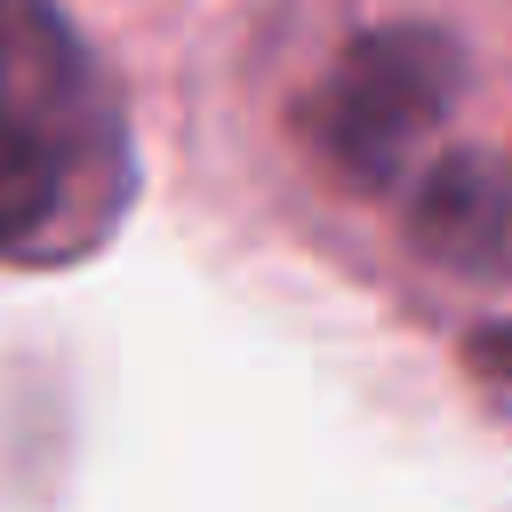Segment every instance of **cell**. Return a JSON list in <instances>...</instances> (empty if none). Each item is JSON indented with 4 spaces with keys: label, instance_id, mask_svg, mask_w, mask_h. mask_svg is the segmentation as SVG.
<instances>
[{
    "label": "cell",
    "instance_id": "2",
    "mask_svg": "<svg viewBox=\"0 0 512 512\" xmlns=\"http://www.w3.org/2000/svg\"><path fill=\"white\" fill-rule=\"evenodd\" d=\"M456 88L464 56L440 24H376L320 72L312 144L352 192H400L448 128Z\"/></svg>",
    "mask_w": 512,
    "mask_h": 512
},
{
    "label": "cell",
    "instance_id": "1",
    "mask_svg": "<svg viewBox=\"0 0 512 512\" xmlns=\"http://www.w3.org/2000/svg\"><path fill=\"white\" fill-rule=\"evenodd\" d=\"M128 128L48 0H0V264H72L128 216Z\"/></svg>",
    "mask_w": 512,
    "mask_h": 512
},
{
    "label": "cell",
    "instance_id": "3",
    "mask_svg": "<svg viewBox=\"0 0 512 512\" xmlns=\"http://www.w3.org/2000/svg\"><path fill=\"white\" fill-rule=\"evenodd\" d=\"M408 240L464 280L512 272V168H496L488 152L432 160L408 192Z\"/></svg>",
    "mask_w": 512,
    "mask_h": 512
},
{
    "label": "cell",
    "instance_id": "4",
    "mask_svg": "<svg viewBox=\"0 0 512 512\" xmlns=\"http://www.w3.org/2000/svg\"><path fill=\"white\" fill-rule=\"evenodd\" d=\"M464 360H472V376H488V384L512 392V320H488V328L464 344Z\"/></svg>",
    "mask_w": 512,
    "mask_h": 512
}]
</instances>
